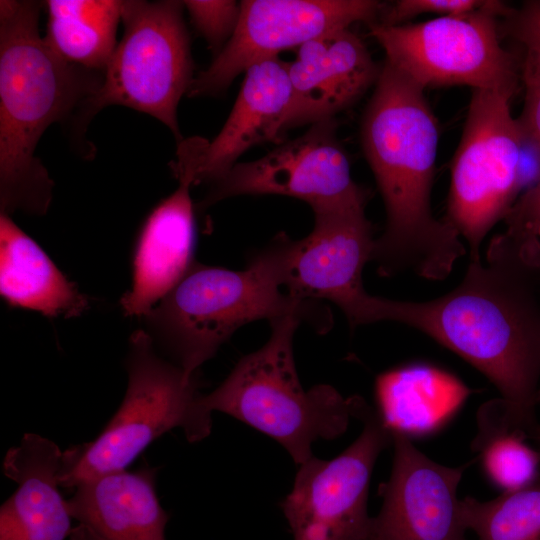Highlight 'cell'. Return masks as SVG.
Wrapping results in <instances>:
<instances>
[{
  "label": "cell",
  "instance_id": "obj_1",
  "mask_svg": "<svg viewBox=\"0 0 540 540\" xmlns=\"http://www.w3.org/2000/svg\"><path fill=\"white\" fill-rule=\"evenodd\" d=\"M381 321L419 330L469 362L530 437L540 387L539 237L506 228L453 290L421 302L384 298Z\"/></svg>",
  "mask_w": 540,
  "mask_h": 540
},
{
  "label": "cell",
  "instance_id": "obj_2",
  "mask_svg": "<svg viewBox=\"0 0 540 540\" xmlns=\"http://www.w3.org/2000/svg\"><path fill=\"white\" fill-rule=\"evenodd\" d=\"M365 110L361 142L386 209L371 261L379 274L411 270L445 279L466 250L460 235L431 210L439 141L437 120L420 85L385 61Z\"/></svg>",
  "mask_w": 540,
  "mask_h": 540
},
{
  "label": "cell",
  "instance_id": "obj_3",
  "mask_svg": "<svg viewBox=\"0 0 540 540\" xmlns=\"http://www.w3.org/2000/svg\"><path fill=\"white\" fill-rule=\"evenodd\" d=\"M39 13L36 1H0V208L8 215L47 212L54 183L35 155L38 142L103 81L53 52L39 33Z\"/></svg>",
  "mask_w": 540,
  "mask_h": 540
},
{
  "label": "cell",
  "instance_id": "obj_4",
  "mask_svg": "<svg viewBox=\"0 0 540 540\" xmlns=\"http://www.w3.org/2000/svg\"><path fill=\"white\" fill-rule=\"evenodd\" d=\"M279 235L254 253L244 270L194 262L178 284L143 316L146 333L187 375L212 358L240 327L295 317L319 334L333 326L328 306L282 289Z\"/></svg>",
  "mask_w": 540,
  "mask_h": 540
},
{
  "label": "cell",
  "instance_id": "obj_5",
  "mask_svg": "<svg viewBox=\"0 0 540 540\" xmlns=\"http://www.w3.org/2000/svg\"><path fill=\"white\" fill-rule=\"evenodd\" d=\"M300 325L291 316L270 322L268 341L242 357L228 377L200 400L207 413H226L270 436L298 465L313 456L315 441L342 435L364 401L358 395L344 397L327 384L303 388L293 354Z\"/></svg>",
  "mask_w": 540,
  "mask_h": 540
},
{
  "label": "cell",
  "instance_id": "obj_6",
  "mask_svg": "<svg viewBox=\"0 0 540 540\" xmlns=\"http://www.w3.org/2000/svg\"><path fill=\"white\" fill-rule=\"evenodd\" d=\"M128 386L121 405L99 436L63 453L60 486L75 488L94 478L125 471L154 440L181 428L189 442L211 432L212 414L201 406L197 373L187 375L161 357L144 329L129 340Z\"/></svg>",
  "mask_w": 540,
  "mask_h": 540
},
{
  "label": "cell",
  "instance_id": "obj_7",
  "mask_svg": "<svg viewBox=\"0 0 540 540\" xmlns=\"http://www.w3.org/2000/svg\"><path fill=\"white\" fill-rule=\"evenodd\" d=\"M183 1H122L124 33L99 90L78 112L83 129L101 109L121 105L149 114L182 141L177 107L194 79Z\"/></svg>",
  "mask_w": 540,
  "mask_h": 540
},
{
  "label": "cell",
  "instance_id": "obj_8",
  "mask_svg": "<svg viewBox=\"0 0 540 540\" xmlns=\"http://www.w3.org/2000/svg\"><path fill=\"white\" fill-rule=\"evenodd\" d=\"M513 91L473 89L462 138L451 167L446 221L480 258L488 232L523 190L522 133L511 113Z\"/></svg>",
  "mask_w": 540,
  "mask_h": 540
},
{
  "label": "cell",
  "instance_id": "obj_9",
  "mask_svg": "<svg viewBox=\"0 0 540 540\" xmlns=\"http://www.w3.org/2000/svg\"><path fill=\"white\" fill-rule=\"evenodd\" d=\"M495 10L440 16L417 24L370 25L386 61L420 85H467L515 92L517 67L499 41Z\"/></svg>",
  "mask_w": 540,
  "mask_h": 540
},
{
  "label": "cell",
  "instance_id": "obj_10",
  "mask_svg": "<svg viewBox=\"0 0 540 540\" xmlns=\"http://www.w3.org/2000/svg\"><path fill=\"white\" fill-rule=\"evenodd\" d=\"M366 202L312 209L314 227L304 238H282V289L298 300H327L344 313L350 327L371 324L376 296L362 283L375 239Z\"/></svg>",
  "mask_w": 540,
  "mask_h": 540
},
{
  "label": "cell",
  "instance_id": "obj_11",
  "mask_svg": "<svg viewBox=\"0 0 540 540\" xmlns=\"http://www.w3.org/2000/svg\"><path fill=\"white\" fill-rule=\"evenodd\" d=\"M356 419L363 422V430L346 450L331 460L312 456L300 465L281 503L293 540L368 539L370 477L392 434L367 402Z\"/></svg>",
  "mask_w": 540,
  "mask_h": 540
},
{
  "label": "cell",
  "instance_id": "obj_12",
  "mask_svg": "<svg viewBox=\"0 0 540 540\" xmlns=\"http://www.w3.org/2000/svg\"><path fill=\"white\" fill-rule=\"evenodd\" d=\"M236 29L190 85V97L223 93L256 62L359 21L376 23L384 7L373 0H243Z\"/></svg>",
  "mask_w": 540,
  "mask_h": 540
},
{
  "label": "cell",
  "instance_id": "obj_13",
  "mask_svg": "<svg viewBox=\"0 0 540 540\" xmlns=\"http://www.w3.org/2000/svg\"><path fill=\"white\" fill-rule=\"evenodd\" d=\"M334 118L312 124L302 136L265 156L236 163L211 184L205 208L240 195H282L307 202L312 209L367 202V192L351 176L347 154L336 137Z\"/></svg>",
  "mask_w": 540,
  "mask_h": 540
},
{
  "label": "cell",
  "instance_id": "obj_14",
  "mask_svg": "<svg viewBox=\"0 0 540 540\" xmlns=\"http://www.w3.org/2000/svg\"><path fill=\"white\" fill-rule=\"evenodd\" d=\"M391 434V475L379 486L383 504L367 540H466L457 488L470 463L439 464L407 436Z\"/></svg>",
  "mask_w": 540,
  "mask_h": 540
},
{
  "label": "cell",
  "instance_id": "obj_15",
  "mask_svg": "<svg viewBox=\"0 0 540 540\" xmlns=\"http://www.w3.org/2000/svg\"><path fill=\"white\" fill-rule=\"evenodd\" d=\"M220 132L208 141L182 140L172 170L179 183H214L225 176L250 147L278 140L292 104L288 63L278 57L251 65Z\"/></svg>",
  "mask_w": 540,
  "mask_h": 540
},
{
  "label": "cell",
  "instance_id": "obj_16",
  "mask_svg": "<svg viewBox=\"0 0 540 540\" xmlns=\"http://www.w3.org/2000/svg\"><path fill=\"white\" fill-rule=\"evenodd\" d=\"M380 70L363 41L349 28L306 42L288 62L292 104L284 132L334 118L377 82Z\"/></svg>",
  "mask_w": 540,
  "mask_h": 540
},
{
  "label": "cell",
  "instance_id": "obj_17",
  "mask_svg": "<svg viewBox=\"0 0 540 540\" xmlns=\"http://www.w3.org/2000/svg\"><path fill=\"white\" fill-rule=\"evenodd\" d=\"M63 453L35 433L23 435L3 460V473L17 483L0 509V540H65L71 519L59 491Z\"/></svg>",
  "mask_w": 540,
  "mask_h": 540
},
{
  "label": "cell",
  "instance_id": "obj_18",
  "mask_svg": "<svg viewBox=\"0 0 540 540\" xmlns=\"http://www.w3.org/2000/svg\"><path fill=\"white\" fill-rule=\"evenodd\" d=\"M190 187L179 183L142 226L133 255L131 288L120 299L126 316L146 315L194 263L195 223Z\"/></svg>",
  "mask_w": 540,
  "mask_h": 540
},
{
  "label": "cell",
  "instance_id": "obj_19",
  "mask_svg": "<svg viewBox=\"0 0 540 540\" xmlns=\"http://www.w3.org/2000/svg\"><path fill=\"white\" fill-rule=\"evenodd\" d=\"M73 519L103 540H166L169 515L155 489V470L120 471L85 481L67 500Z\"/></svg>",
  "mask_w": 540,
  "mask_h": 540
},
{
  "label": "cell",
  "instance_id": "obj_20",
  "mask_svg": "<svg viewBox=\"0 0 540 540\" xmlns=\"http://www.w3.org/2000/svg\"><path fill=\"white\" fill-rule=\"evenodd\" d=\"M0 294L10 306L49 318L78 317L89 308L88 297L5 213L0 214Z\"/></svg>",
  "mask_w": 540,
  "mask_h": 540
},
{
  "label": "cell",
  "instance_id": "obj_21",
  "mask_svg": "<svg viewBox=\"0 0 540 540\" xmlns=\"http://www.w3.org/2000/svg\"><path fill=\"white\" fill-rule=\"evenodd\" d=\"M470 389L456 376L428 364H409L380 374L375 397L385 426L408 438L430 434L456 413Z\"/></svg>",
  "mask_w": 540,
  "mask_h": 540
},
{
  "label": "cell",
  "instance_id": "obj_22",
  "mask_svg": "<svg viewBox=\"0 0 540 540\" xmlns=\"http://www.w3.org/2000/svg\"><path fill=\"white\" fill-rule=\"evenodd\" d=\"M47 45L64 61L104 74L117 46L122 1L49 0Z\"/></svg>",
  "mask_w": 540,
  "mask_h": 540
},
{
  "label": "cell",
  "instance_id": "obj_23",
  "mask_svg": "<svg viewBox=\"0 0 540 540\" xmlns=\"http://www.w3.org/2000/svg\"><path fill=\"white\" fill-rule=\"evenodd\" d=\"M478 431L471 449L484 471L504 491L528 485L540 474V451L525 443L527 434L510 417L501 398L484 403L477 413Z\"/></svg>",
  "mask_w": 540,
  "mask_h": 540
},
{
  "label": "cell",
  "instance_id": "obj_24",
  "mask_svg": "<svg viewBox=\"0 0 540 540\" xmlns=\"http://www.w3.org/2000/svg\"><path fill=\"white\" fill-rule=\"evenodd\" d=\"M459 507L463 526L480 540H540V474L489 501L460 499Z\"/></svg>",
  "mask_w": 540,
  "mask_h": 540
},
{
  "label": "cell",
  "instance_id": "obj_25",
  "mask_svg": "<svg viewBox=\"0 0 540 540\" xmlns=\"http://www.w3.org/2000/svg\"><path fill=\"white\" fill-rule=\"evenodd\" d=\"M482 10L498 11L505 18L513 9L494 0H399L389 6L384 4L379 16L380 21L376 24L397 26L421 14H437L440 17L465 15Z\"/></svg>",
  "mask_w": 540,
  "mask_h": 540
},
{
  "label": "cell",
  "instance_id": "obj_26",
  "mask_svg": "<svg viewBox=\"0 0 540 540\" xmlns=\"http://www.w3.org/2000/svg\"><path fill=\"white\" fill-rule=\"evenodd\" d=\"M195 29L205 38L215 56L233 35L241 6L233 0L183 1Z\"/></svg>",
  "mask_w": 540,
  "mask_h": 540
},
{
  "label": "cell",
  "instance_id": "obj_27",
  "mask_svg": "<svg viewBox=\"0 0 540 540\" xmlns=\"http://www.w3.org/2000/svg\"><path fill=\"white\" fill-rule=\"evenodd\" d=\"M524 47L521 77L525 87L522 114L517 118L523 140L540 156V45Z\"/></svg>",
  "mask_w": 540,
  "mask_h": 540
},
{
  "label": "cell",
  "instance_id": "obj_28",
  "mask_svg": "<svg viewBox=\"0 0 540 540\" xmlns=\"http://www.w3.org/2000/svg\"><path fill=\"white\" fill-rule=\"evenodd\" d=\"M504 220L507 229L540 238V180L518 197Z\"/></svg>",
  "mask_w": 540,
  "mask_h": 540
},
{
  "label": "cell",
  "instance_id": "obj_29",
  "mask_svg": "<svg viewBox=\"0 0 540 540\" xmlns=\"http://www.w3.org/2000/svg\"><path fill=\"white\" fill-rule=\"evenodd\" d=\"M506 31L521 44L540 45V0L525 2L505 18Z\"/></svg>",
  "mask_w": 540,
  "mask_h": 540
},
{
  "label": "cell",
  "instance_id": "obj_30",
  "mask_svg": "<svg viewBox=\"0 0 540 540\" xmlns=\"http://www.w3.org/2000/svg\"><path fill=\"white\" fill-rule=\"evenodd\" d=\"M69 540H103L88 527L79 524L73 528Z\"/></svg>",
  "mask_w": 540,
  "mask_h": 540
},
{
  "label": "cell",
  "instance_id": "obj_31",
  "mask_svg": "<svg viewBox=\"0 0 540 540\" xmlns=\"http://www.w3.org/2000/svg\"><path fill=\"white\" fill-rule=\"evenodd\" d=\"M531 438L535 439L538 443H540V425H538L534 431L531 433Z\"/></svg>",
  "mask_w": 540,
  "mask_h": 540
},
{
  "label": "cell",
  "instance_id": "obj_32",
  "mask_svg": "<svg viewBox=\"0 0 540 540\" xmlns=\"http://www.w3.org/2000/svg\"><path fill=\"white\" fill-rule=\"evenodd\" d=\"M536 400H537V403H540V387H539V390L537 392Z\"/></svg>",
  "mask_w": 540,
  "mask_h": 540
}]
</instances>
